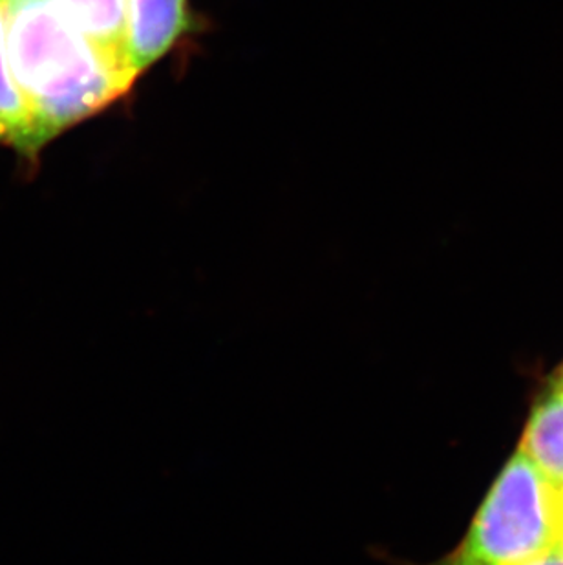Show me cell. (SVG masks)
<instances>
[{
  "label": "cell",
  "instance_id": "obj_1",
  "mask_svg": "<svg viewBox=\"0 0 563 565\" xmlns=\"http://www.w3.org/2000/svg\"><path fill=\"white\" fill-rule=\"evenodd\" d=\"M6 54L41 149L121 99L136 79L75 32L52 0H2Z\"/></svg>",
  "mask_w": 563,
  "mask_h": 565
},
{
  "label": "cell",
  "instance_id": "obj_2",
  "mask_svg": "<svg viewBox=\"0 0 563 565\" xmlns=\"http://www.w3.org/2000/svg\"><path fill=\"white\" fill-rule=\"evenodd\" d=\"M563 547L556 486L518 452L507 461L456 550L434 565H529Z\"/></svg>",
  "mask_w": 563,
  "mask_h": 565
},
{
  "label": "cell",
  "instance_id": "obj_3",
  "mask_svg": "<svg viewBox=\"0 0 563 565\" xmlns=\"http://www.w3.org/2000/svg\"><path fill=\"white\" fill-rule=\"evenodd\" d=\"M187 0H128V61L134 74L158 63L191 30Z\"/></svg>",
  "mask_w": 563,
  "mask_h": 565
},
{
  "label": "cell",
  "instance_id": "obj_4",
  "mask_svg": "<svg viewBox=\"0 0 563 565\" xmlns=\"http://www.w3.org/2000/svg\"><path fill=\"white\" fill-rule=\"evenodd\" d=\"M64 21L83 35L103 60L123 74H134L128 61V0H52Z\"/></svg>",
  "mask_w": 563,
  "mask_h": 565
},
{
  "label": "cell",
  "instance_id": "obj_5",
  "mask_svg": "<svg viewBox=\"0 0 563 565\" xmlns=\"http://www.w3.org/2000/svg\"><path fill=\"white\" fill-rule=\"evenodd\" d=\"M520 452L525 454L553 486H562L563 384L554 377L532 406Z\"/></svg>",
  "mask_w": 563,
  "mask_h": 565
},
{
  "label": "cell",
  "instance_id": "obj_6",
  "mask_svg": "<svg viewBox=\"0 0 563 565\" xmlns=\"http://www.w3.org/2000/svg\"><path fill=\"white\" fill-rule=\"evenodd\" d=\"M0 145L10 147L30 166L41 154L32 114L11 74L6 54L4 13L0 0Z\"/></svg>",
  "mask_w": 563,
  "mask_h": 565
},
{
  "label": "cell",
  "instance_id": "obj_7",
  "mask_svg": "<svg viewBox=\"0 0 563 565\" xmlns=\"http://www.w3.org/2000/svg\"><path fill=\"white\" fill-rule=\"evenodd\" d=\"M425 565H434V564H425ZM529 565H563V553H554V555L545 556L542 561L534 562V564Z\"/></svg>",
  "mask_w": 563,
  "mask_h": 565
},
{
  "label": "cell",
  "instance_id": "obj_8",
  "mask_svg": "<svg viewBox=\"0 0 563 565\" xmlns=\"http://www.w3.org/2000/svg\"><path fill=\"white\" fill-rule=\"evenodd\" d=\"M556 497H559L560 518H562L563 523V483L556 487Z\"/></svg>",
  "mask_w": 563,
  "mask_h": 565
},
{
  "label": "cell",
  "instance_id": "obj_9",
  "mask_svg": "<svg viewBox=\"0 0 563 565\" xmlns=\"http://www.w3.org/2000/svg\"><path fill=\"white\" fill-rule=\"evenodd\" d=\"M554 379H556L560 384H563V366L559 370V374L554 375Z\"/></svg>",
  "mask_w": 563,
  "mask_h": 565
},
{
  "label": "cell",
  "instance_id": "obj_10",
  "mask_svg": "<svg viewBox=\"0 0 563 565\" xmlns=\"http://www.w3.org/2000/svg\"><path fill=\"white\" fill-rule=\"evenodd\" d=\"M560 553H563V547H562V551H560Z\"/></svg>",
  "mask_w": 563,
  "mask_h": 565
}]
</instances>
